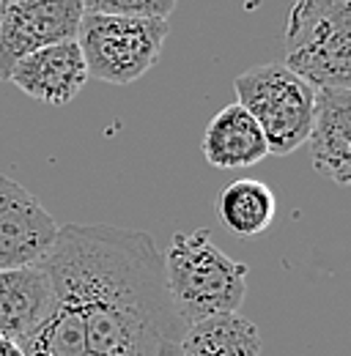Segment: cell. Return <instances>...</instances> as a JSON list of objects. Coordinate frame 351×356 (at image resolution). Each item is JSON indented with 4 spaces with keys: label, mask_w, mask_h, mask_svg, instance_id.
Here are the masks:
<instances>
[{
    "label": "cell",
    "mask_w": 351,
    "mask_h": 356,
    "mask_svg": "<svg viewBox=\"0 0 351 356\" xmlns=\"http://www.w3.org/2000/svg\"><path fill=\"white\" fill-rule=\"evenodd\" d=\"M214 211L228 233L239 238H253L272 225L277 214V200L263 181L239 178L217 195Z\"/></svg>",
    "instance_id": "obj_13"
},
{
    "label": "cell",
    "mask_w": 351,
    "mask_h": 356,
    "mask_svg": "<svg viewBox=\"0 0 351 356\" xmlns=\"http://www.w3.org/2000/svg\"><path fill=\"white\" fill-rule=\"evenodd\" d=\"M307 143L313 168L332 184L351 189V90H315V115Z\"/></svg>",
    "instance_id": "obj_9"
},
{
    "label": "cell",
    "mask_w": 351,
    "mask_h": 356,
    "mask_svg": "<svg viewBox=\"0 0 351 356\" xmlns=\"http://www.w3.org/2000/svg\"><path fill=\"white\" fill-rule=\"evenodd\" d=\"M83 0H8L0 14V80L11 66L44 47L75 42L83 22Z\"/></svg>",
    "instance_id": "obj_6"
},
{
    "label": "cell",
    "mask_w": 351,
    "mask_h": 356,
    "mask_svg": "<svg viewBox=\"0 0 351 356\" xmlns=\"http://www.w3.org/2000/svg\"><path fill=\"white\" fill-rule=\"evenodd\" d=\"M162 266L171 302L187 326L239 312L247 296V266L228 258L206 230L176 233Z\"/></svg>",
    "instance_id": "obj_2"
},
{
    "label": "cell",
    "mask_w": 351,
    "mask_h": 356,
    "mask_svg": "<svg viewBox=\"0 0 351 356\" xmlns=\"http://www.w3.org/2000/svg\"><path fill=\"white\" fill-rule=\"evenodd\" d=\"M261 348L258 326L239 312H228L187 326L178 356H261Z\"/></svg>",
    "instance_id": "obj_12"
},
{
    "label": "cell",
    "mask_w": 351,
    "mask_h": 356,
    "mask_svg": "<svg viewBox=\"0 0 351 356\" xmlns=\"http://www.w3.org/2000/svg\"><path fill=\"white\" fill-rule=\"evenodd\" d=\"M55 305L52 280L39 264L0 271V334L20 348L39 332Z\"/></svg>",
    "instance_id": "obj_10"
},
{
    "label": "cell",
    "mask_w": 351,
    "mask_h": 356,
    "mask_svg": "<svg viewBox=\"0 0 351 356\" xmlns=\"http://www.w3.org/2000/svg\"><path fill=\"white\" fill-rule=\"evenodd\" d=\"M6 3H8V0H6Z\"/></svg>",
    "instance_id": "obj_17"
},
{
    "label": "cell",
    "mask_w": 351,
    "mask_h": 356,
    "mask_svg": "<svg viewBox=\"0 0 351 356\" xmlns=\"http://www.w3.org/2000/svg\"><path fill=\"white\" fill-rule=\"evenodd\" d=\"M203 156L217 170L256 168L269 156V145L256 118L239 104L222 107L203 132Z\"/></svg>",
    "instance_id": "obj_11"
},
{
    "label": "cell",
    "mask_w": 351,
    "mask_h": 356,
    "mask_svg": "<svg viewBox=\"0 0 351 356\" xmlns=\"http://www.w3.org/2000/svg\"><path fill=\"white\" fill-rule=\"evenodd\" d=\"M168 33V19L86 11L75 42L83 52L88 77L110 86H132L157 66Z\"/></svg>",
    "instance_id": "obj_5"
},
{
    "label": "cell",
    "mask_w": 351,
    "mask_h": 356,
    "mask_svg": "<svg viewBox=\"0 0 351 356\" xmlns=\"http://www.w3.org/2000/svg\"><path fill=\"white\" fill-rule=\"evenodd\" d=\"M178 0H83L88 14H116V17H157L168 19Z\"/></svg>",
    "instance_id": "obj_14"
},
{
    "label": "cell",
    "mask_w": 351,
    "mask_h": 356,
    "mask_svg": "<svg viewBox=\"0 0 351 356\" xmlns=\"http://www.w3.org/2000/svg\"><path fill=\"white\" fill-rule=\"evenodd\" d=\"M3 3H6V0H0V14H3Z\"/></svg>",
    "instance_id": "obj_16"
},
{
    "label": "cell",
    "mask_w": 351,
    "mask_h": 356,
    "mask_svg": "<svg viewBox=\"0 0 351 356\" xmlns=\"http://www.w3.org/2000/svg\"><path fill=\"white\" fill-rule=\"evenodd\" d=\"M236 102L261 127L269 154L286 156L305 145L313 115L315 88L286 63H261L233 80Z\"/></svg>",
    "instance_id": "obj_4"
},
{
    "label": "cell",
    "mask_w": 351,
    "mask_h": 356,
    "mask_svg": "<svg viewBox=\"0 0 351 356\" xmlns=\"http://www.w3.org/2000/svg\"><path fill=\"white\" fill-rule=\"evenodd\" d=\"M39 266L55 305L25 356H178L187 323L146 230L63 225Z\"/></svg>",
    "instance_id": "obj_1"
},
{
    "label": "cell",
    "mask_w": 351,
    "mask_h": 356,
    "mask_svg": "<svg viewBox=\"0 0 351 356\" xmlns=\"http://www.w3.org/2000/svg\"><path fill=\"white\" fill-rule=\"evenodd\" d=\"M0 356H25V351L14 340H8V337L0 334Z\"/></svg>",
    "instance_id": "obj_15"
},
{
    "label": "cell",
    "mask_w": 351,
    "mask_h": 356,
    "mask_svg": "<svg viewBox=\"0 0 351 356\" xmlns=\"http://www.w3.org/2000/svg\"><path fill=\"white\" fill-rule=\"evenodd\" d=\"M58 222L22 184L0 176V271L42 264Z\"/></svg>",
    "instance_id": "obj_7"
},
{
    "label": "cell",
    "mask_w": 351,
    "mask_h": 356,
    "mask_svg": "<svg viewBox=\"0 0 351 356\" xmlns=\"http://www.w3.org/2000/svg\"><path fill=\"white\" fill-rule=\"evenodd\" d=\"M286 66L315 90H351V0H291Z\"/></svg>",
    "instance_id": "obj_3"
},
{
    "label": "cell",
    "mask_w": 351,
    "mask_h": 356,
    "mask_svg": "<svg viewBox=\"0 0 351 356\" xmlns=\"http://www.w3.org/2000/svg\"><path fill=\"white\" fill-rule=\"evenodd\" d=\"M8 83L42 104L63 107L83 90L88 69L77 42H61L20 58L8 72Z\"/></svg>",
    "instance_id": "obj_8"
}]
</instances>
